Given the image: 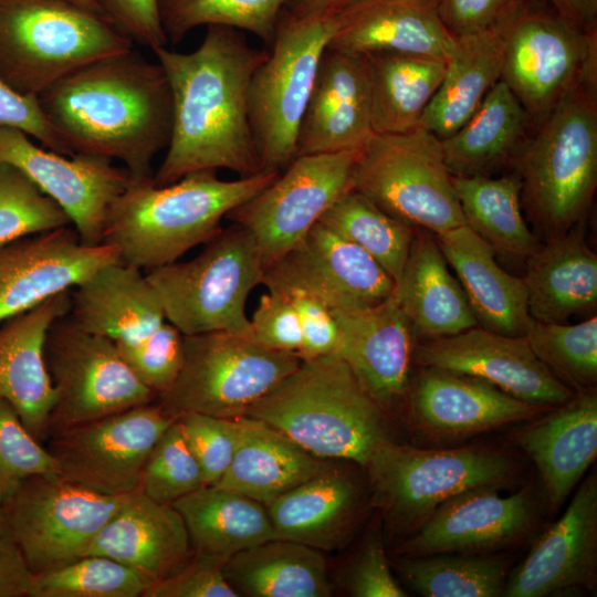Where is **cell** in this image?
Returning a JSON list of instances; mask_svg holds the SVG:
<instances>
[{
	"mask_svg": "<svg viewBox=\"0 0 597 597\" xmlns=\"http://www.w3.org/2000/svg\"><path fill=\"white\" fill-rule=\"evenodd\" d=\"M286 1L159 0V13L167 41L174 45L201 25L247 31L271 45Z\"/></svg>",
	"mask_w": 597,
	"mask_h": 597,
	"instance_id": "obj_44",
	"label": "cell"
},
{
	"mask_svg": "<svg viewBox=\"0 0 597 597\" xmlns=\"http://www.w3.org/2000/svg\"><path fill=\"white\" fill-rule=\"evenodd\" d=\"M530 118L499 80L469 119L441 139L446 165L453 176H491L512 165L527 139Z\"/></svg>",
	"mask_w": 597,
	"mask_h": 597,
	"instance_id": "obj_37",
	"label": "cell"
},
{
	"mask_svg": "<svg viewBox=\"0 0 597 597\" xmlns=\"http://www.w3.org/2000/svg\"><path fill=\"white\" fill-rule=\"evenodd\" d=\"M525 338L536 355L575 391L597 383V317L576 324L544 323L532 318Z\"/></svg>",
	"mask_w": 597,
	"mask_h": 597,
	"instance_id": "obj_45",
	"label": "cell"
},
{
	"mask_svg": "<svg viewBox=\"0 0 597 597\" xmlns=\"http://www.w3.org/2000/svg\"><path fill=\"white\" fill-rule=\"evenodd\" d=\"M346 588L355 597H406L394 577L379 533L366 541L346 575Z\"/></svg>",
	"mask_w": 597,
	"mask_h": 597,
	"instance_id": "obj_54",
	"label": "cell"
},
{
	"mask_svg": "<svg viewBox=\"0 0 597 597\" xmlns=\"http://www.w3.org/2000/svg\"><path fill=\"white\" fill-rule=\"evenodd\" d=\"M250 318L251 337L264 348L298 354L302 333L297 312L287 295L269 291L261 295Z\"/></svg>",
	"mask_w": 597,
	"mask_h": 597,
	"instance_id": "obj_52",
	"label": "cell"
},
{
	"mask_svg": "<svg viewBox=\"0 0 597 597\" xmlns=\"http://www.w3.org/2000/svg\"><path fill=\"white\" fill-rule=\"evenodd\" d=\"M561 17L589 30L597 27V0H542Z\"/></svg>",
	"mask_w": 597,
	"mask_h": 597,
	"instance_id": "obj_60",
	"label": "cell"
},
{
	"mask_svg": "<svg viewBox=\"0 0 597 597\" xmlns=\"http://www.w3.org/2000/svg\"><path fill=\"white\" fill-rule=\"evenodd\" d=\"M205 485L201 469L175 419L150 451L139 491L161 504H174Z\"/></svg>",
	"mask_w": 597,
	"mask_h": 597,
	"instance_id": "obj_48",
	"label": "cell"
},
{
	"mask_svg": "<svg viewBox=\"0 0 597 597\" xmlns=\"http://www.w3.org/2000/svg\"><path fill=\"white\" fill-rule=\"evenodd\" d=\"M116 346L137 378L157 396L170 388L184 363V334L168 321L138 342Z\"/></svg>",
	"mask_w": 597,
	"mask_h": 597,
	"instance_id": "obj_50",
	"label": "cell"
},
{
	"mask_svg": "<svg viewBox=\"0 0 597 597\" xmlns=\"http://www.w3.org/2000/svg\"><path fill=\"white\" fill-rule=\"evenodd\" d=\"M455 38L437 0H356L337 13L327 48L349 53H402L447 62Z\"/></svg>",
	"mask_w": 597,
	"mask_h": 597,
	"instance_id": "obj_27",
	"label": "cell"
},
{
	"mask_svg": "<svg viewBox=\"0 0 597 597\" xmlns=\"http://www.w3.org/2000/svg\"><path fill=\"white\" fill-rule=\"evenodd\" d=\"M338 327L335 354L388 416L407 404L417 342L394 293L371 307L332 310Z\"/></svg>",
	"mask_w": 597,
	"mask_h": 597,
	"instance_id": "obj_23",
	"label": "cell"
},
{
	"mask_svg": "<svg viewBox=\"0 0 597 597\" xmlns=\"http://www.w3.org/2000/svg\"><path fill=\"white\" fill-rule=\"evenodd\" d=\"M193 259L145 272L166 321L184 335L229 332L251 337L245 304L264 265L251 232L233 223Z\"/></svg>",
	"mask_w": 597,
	"mask_h": 597,
	"instance_id": "obj_7",
	"label": "cell"
},
{
	"mask_svg": "<svg viewBox=\"0 0 597 597\" xmlns=\"http://www.w3.org/2000/svg\"><path fill=\"white\" fill-rule=\"evenodd\" d=\"M121 261L116 248L85 245L72 226L0 245V323L70 291Z\"/></svg>",
	"mask_w": 597,
	"mask_h": 597,
	"instance_id": "obj_22",
	"label": "cell"
},
{
	"mask_svg": "<svg viewBox=\"0 0 597 597\" xmlns=\"http://www.w3.org/2000/svg\"><path fill=\"white\" fill-rule=\"evenodd\" d=\"M133 45L108 17L70 0H0V78L21 94L39 96Z\"/></svg>",
	"mask_w": 597,
	"mask_h": 597,
	"instance_id": "obj_6",
	"label": "cell"
},
{
	"mask_svg": "<svg viewBox=\"0 0 597 597\" xmlns=\"http://www.w3.org/2000/svg\"><path fill=\"white\" fill-rule=\"evenodd\" d=\"M365 469L375 504L396 533H413L444 501L468 490L502 489L519 473L515 459L483 447L420 449L389 439Z\"/></svg>",
	"mask_w": 597,
	"mask_h": 597,
	"instance_id": "obj_8",
	"label": "cell"
},
{
	"mask_svg": "<svg viewBox=\"0 0 597 597\" xmlns=\"http://www.w3.org/2000/svg\"><path fill=\"white\" fill-rule=\"evenodd\" d=\"M394 568L423 597L502 596L509 563L503 556L470 553L397 555Z\"/></svg>",
	"mask_w": 597,
	"mask_h": 597,
	"instance_id": "obj_42",
	"label": "cell"
},
{
	"mask_svg": "<svg viewBox=\"0 0 597 597\" xmlns=\"http://www.w3.org/2000/svg\"><path fill=\"white\" fill-rule=\"evenodd\" d=\"M222 565L193 553L184 567L150 585L143 597H239L227 582Z\"/></svg>",
	"mask_w": 597,
	"mask_h": 597,
	"instance_id": "obj_53",
	"label": "cell"
},
{
	"mask_svg": "<svg viewBox=\"0 0 597 597\" xmlns=\"http://www.w3.org/2000/svg\"><path fill=\"white\" fill-rule=\"evenodd\" d=\"M181 515L195 554L226 563L277 538L266 506L243 494L203 485L171 504Z\"/></svg>",
	"mask_w": 597,
	"mask_h": 597,
	"instance_id": "obj_38",
	"label": "cell"
},
{
	"mask_svg": "<svg viewBox=\"0 0 597 597\" xmlns=\"http://www.w3.org/2000/svg\"><path fill=\"white\" fill-rule=\"evenodd\" d=\"M69 315L83 329L116 344L138 342L166 321L146 273L122 261L72 289Z\"/></svg>",
	"mask_w": 597,
	"mask_h": 597,
	"instance_id": "obj_32",
	"label": "cell"
},
{
	"mask_svg": "<svg viewBox=\"0 0 597 597\" xmlns=\"http://www.w3.org/2000/svg\"><path fill=\"white\" fill-rule=\"evenodd\" d=\"M413 363L478 377L525 402L554 408L575 390L531 349L525 336L498 334L480 326L417 343Z\"/></svg>",
	"mask_w": 597,
	"mask_h": 597,
	"instance_id": "obj_19",
	"label": "cell"
},
{
	"mask_svg": "<svg viewBox=\"0 0 597 597\" xmlns=\"http://www.w3.org/2000/svg\"><path fill=\"white\" fill-rule=\"evenodd\" d=\"M433 235L457 274L478 326L525 336L532 317L523 277L505 272L493 249L467 224Z\"/></svg>",
	"mask_w": 597,
	"mask_h": 597,
	"instance_id": "obj_31",
	"label": "cell"
},
{
	"mask_svg": "<svg viewBox=\"0 0 597 597\" xmlns=\"http://www.w3.org/2000/svg\"><path fill=\"white\" fill-rule=\"evenodd\" d=\"M34 474H59L56 461L12 405L0 398V504L21 480Z\"/></svg>",
	"mask_w": 597,
	"mask_h": 597,
	"instance_id": "obj_49",
	"label": "cell"
},
{
	"mask_svg": "<svg viewBox=\"0 0 597 597\" xmlns=\"http://www.w3.org/2000/svg\"><path fill=\"white\" fill-rule=\"evenodd\" d=\"M514 440L534 461L551 510H558L597 457L596 388L528 420Z\"/></svg>",
	"mask_w": 597,
	"mask_h": 597,
	"instance_id": "obj_28",
	"label": "cell"
},
{
	"mask_svg": "<svg viewBox=\"0 0 597 597\" xmlns=\"http://www.w3.org/2000/svg\"><path fill=\"white\" fill-rule=\"evenodd\" d=\"M451 181L464 223L495 255L525 263L541 242L522 214L519 175L515 171L500 177L451 175Z\"/></svg>",
	"mask_w": 597,
	"mask_h": 597,
	"instance_id": "obj_41",
	"label": "cell"
},
{
	"mask_svg": "<svg viewBox=\"0 0 597 597\" xmlns=\"http://www.w3.org/2000/svg\"><path fill=\"white\" fill-rule=\"evenodd\" d=\"M71 291L0 323V398L12 405L41 443L48 439L55 398L45 364V339L52 324L70 312Z\"/></svg>",
	"mask_w": 597,
	"mask_h": 597,
	"instance_id": "obj_26",
	"label": "cell"
},
{
	"mask_svg": "<svg viewBox=\"0 0 597 597\" xmlns=\"http://www.w3.org/2000/svg\"><path fill=\"white\" fill-rule=\"evenodd\" d=\"M283 294L287 295L292 302L300 320L302 345L297 354L298 358L305 362L335 353L338 327L332 310L318 300L301 292Z\"/></svg>",
	"mask_w": 597,
	"mask_h": 597,
	"instance_id": "obj_56",
	"label": "cell"
},
{
	"mask_svg": "<svg viewBox=\"0 0 597 597\" xmlns=\"http://www.w3.org/2000/svg\"><path fill=\"white\" fill-rule=\"evenodd\" d=\"M373 134L365 55L326 48L298 128L296 156L360 149Z\"/></svg>",
	"mask_w": 597,
	"mask_h": 597,
	"instance_id": "obj_25",
	"label": "cell"
},
{
	"mask_svg": "<svg viewBox=\"0 0 597 597\" xmlns=\"http://www.w3.org/2000/svg\"><path fill=\"white\" fill-rule=\"evenodd\" d=\"M70 1H72V2H74L76 4H80V6L84 7V8H87L90 10H92V11H95L97 13L106 15L104 13V11H103V8H102L101 3H100V0H70Z\"/></svg>",
	"mask_w": 597,
	"mask_h": 597,
	"instance_id": "obj_62",
	"label": "cell"
},
{
	"mask_svg": "<svg viewBox=\"0 0 597 597\" xmlns=\"http://www.w3.org/2000/svg\"><path fill=\"white\" fill-rule=\"evenodd\" d=\"M223 575L239 596L327 597L332 595L322 551L274 538L231 556Z\"/></svg>",
	"mask_w": 597,
	"mask_h": 597,
	"instance_id": "obj_39",
	"label": "cell"
},
{
	"mask_svg": "<svg viewBox=\"0 0 597 597\" xmlns=\"http://www.w3.org/2000/svg\"><path fill=\"white\" fill-rule=\"evenodd\" d=\"M520 1L492 25L455 38L443 78L421 117L420 127L440 139L447 138L469 119L501 80L511 17Z\"/></svg>",
	"mask_w": 597,
	"mask_h": 597,
	"instance_id": "obj_34",
	"label": "cell"
},
{
	"mask_svg": "<svg viewBox=\"0 0 597 597\" xmlns=\"http://www.w3.org/2000/svg\"><path fill=\"white\" fill-rule=\"evenodd\" d=\"M320 222L370 254L397 286L417 228L388 214L355 189L337 199Z\"/></svg>",
	"mask_w": 597,
	"mask_h": 597,
	"instance_id": "obj_43",
	"label": "cell"
},
{
	"mask_svg": "<svg viewBox=\"0 0 597 597\" xmlns=\"http://www.w3.org/2000/svg\"><path fill=\"white\" fill-rule=\"evenodd\" d=\"M174 420L153 401L56 432L46 449L63 479L124 496L139 490L145 462Z\"/></svg>",
	"mask_w": 597,
	"mask_h": 597,
	"instance_id": "obj_16",
	"label": "cell"
},
{
	"mask_svg": "<svg viewBox=\"0 0 597 597\" xmlns=\"http://www.w3.org/2000/svg\"><path fill=\"white\" fill-rule=\"evenodd\" d=\"M0 164L22 171L67 214L80 241L103 243L108 210L132 177L103 156L63 155L38 146L20 129L0 126Z\"/></svg>",
	"mask_w": 597,
	"mask_h": 597,
	"instance_id": "obj_18",
	"label": "cell"
},
{
	"mask_svg": "<svg viewBox=\"0 0 597 597\" xmlns=\"http://www.w3.org/2000/svg\"><path fill=\"white\" fill-rule=\"evenodd\" d=\"M407 405L415 429L433 440L470 438L552 409L520 400L478 377L423 366L412 371Z\"/></svg>",
	"mask_w": 597,
	"mask_h": 597,
	"instance_id": "obj_20",
	"label": "cell"
},
{
	"mask_svg": "<svg viewBox=\"0 0 597 597\" xmlns=\"http://www.w3.org/2000/svg\"><path fill=\"white\" fill-rule=\"evenodd\" d=\"M517 1L437 0V11L448 31L459 38L492 25Z\"/></svg>",
	"mask_w": 597,
	"mask_h": 597,
	"instance_id": "obj_58",
	"label": "cell"
},
{
	"mask_svg": "<svg viewBox=\"0 0 597 597\" xmlns=\"http://www.w3.org/2000/svg\"><path fill=\"white\" fill-rule=\"evenodd\" d=\"M0 126L20 129L50 150L72 155L45 117L38 96L21 94L1 78Z\"/></svg>",
	"mask_w": 597,
	"mask_h": 597,
	"instance_id": "obj_55",
	"label": "cell"
},
{
	"mask_svg": "<svg viewBox=\"0 0 597 597\" xmlns=\"http://www.w3.org/2000/svg\"><path fill=\"white\" fill-rule=\"evenodd\" d=\"M72 226L61 207L22 171L0 164V245Z\"/></svg>",
	"mask_w": 597,
	"mask_h": 597,
	"instance_id": "obj_47",
	"label": "cell"
},
{
	"mask_svg": "<svg viewBox=\"0 0 597 597\" xmlns=\"http://www.w3.org/2000/svg\"><path fill=\"white\" fill-rule=\"evenodd\" d=\"M175 419L201 469L205 485L216 484L233 459L240 434L239 418L187 412Z\"/></svg>",
	"mask_w": 597,
	"mask_h": 597,
	"instance_id": "obj_51",
	"label": "cell"
},
{
	"mask_svg": "<svg viewBox=\"0 0 597 597\" xmlns=\"http://www.w3.org/2000/svg\"><path fill=\"white\" fill-rule=\"evenodd\" d=\"M353 189L396 219L433 234L465 224L441 139L420 126L373 134L359 150Z\"/></svg>",
	"mask_w": 597,
	"mask_h": 597,
	"instance_id": "obj_11",
	"label": "cell"
},
{
	"mask_svg": "<svg viewBox=\"0 0 597 597\" xmlns=\"http://www.w3.org/2000/svg\"><path fill=\"white\" fill-rule=\"evenodd\" d=\"M44 357L55 394L48 438L156 400L116 344L83 329L69 313L50 327Z\"/></svg>",
	"mask_w": 597,
	"mask_h": 597,
	"instance_id": "obj_13",
	"label": "cell"
},
{
	"mask_svg": "<svg viewBox=\"0 0 597 597\" xmlns=\"http://www.w3.org/2000/svg\"><path fill=\"white\" fill-rule=\"evenodd\" d=\"M151 583L107 556L90 554L33 575L29 597H143Z\"/></svg>",
	"mask_w": 597,
	"mask_h": 597,
	"instance_id": "obj_46",
	"label": "cell"
},
{
	"mask_svg": "<svg viewBox=\"0 0 597 597\" xmlns=\"http://www.w3.org/2000/svg\"><path fill=\"white\" fill-rule=\"evenodd\" d=\"M395 293L416 337L438 338L478 326L459 281L450 273L433 233L426 229H416Z\"/></svg>",
	"mask_w": 597,
	"mask_h": 597,
	"instance_id": "obj_36",
	"label": "cell"
},
{
	"mask_svg": "<svg viewBox=\"0 0 597 597\" xmlns=\"http://www.w3.org/2000/svg\"><path fill=\"white\" fill-rule=\"evenodd\" d=\"M512 166L521 202L545 240L585 222L597 187V75L558 102Z\"/></svg>",
	"mask_w": 597,
	"mask_h": 597,
	"instance_id": "obj_5",
	"label": "cell"
},
{
	"mask_svg": "<svg viewBox=\"0 0 597 597\" xmlns=\"http://www.w3.org/2000/svg\"><path fill=\"white\" fill-rule=\"evenodd\" d=\"M337 14L300 18L283 9L268 57L249 88V119L262 170L282 172L296 138Z\"/></svg>",
	"mask_w": 597,
	"mask_h": 597,
	"instance_id": "obj_9",
	"label": "cell"
},
{
	"mask_svg": "<svg viewBox=\"0 0 597 597\" xmlns=\"http://www.w3.org/2000/svg\"><path fill=\"white\" fill-rule=\"evenodd\" d=\"M124 498L96 493L59 474H34L21 480L1 506L36 575L88 555Z\"/></svg>",
	"mask_w": 597,
	"mask_h": 597,
	"instance_id": "obj_14",
	"label": "cell"
},
{
	"mask_svg": "<svg viewBox=\"0 0 597 597\" xmlns=\"http://www.w3.org/2000/svg\"><path fill=\"white\" fill-rule=\"evenodd\" d=\"M597 75V31L584 29L535 0L511 17L501 80L537 126L582 80Z\"/></svg>",
	"mask_w": 597,
	"mask_h": 597,
	"instance_id": "obj_12",
	"label": "cell"
},
{
	"mask_svg": "<svg viewBox=\"0 0 597 597\" xmlns=\"http://www.w3.org/2000/svg\"><path fill=\"white\" fill-rule=\"evenodd\" d=\"M374 134H401L419 127L438 91L446 61L415 54L365 55Z\"/></svg>",
	"mask_w": 597,
	"mask_h": 597,
	"instance_id": "obj_40",
	"label": "cell"
},
{
	"mask_svg": "<svg viewBox=\"0 0 597 597\" xmlns=\"http://www.w3.org/2000/svg\"><path fill=\"white\" fill-rule=\"evenodd\" d=\"M32 578L0 504V597H29Z\"/></svg>",
	"mask_w": 597,
	"mask_h": 597,
	"instance_id": "obj_59",
	"label": "cell"
},
{
	"mask_svg": "<svg viewBox=\"0 0 597 597\" xmlns=\"http://www.w3.org/2000/svg\"><path fill=\"white\" fill-rule=\"evenodd\" d=\"M597 584V478L590 473L566 511L506 579L502 596L544 597Z\"/></svg>",
	"mask_w": 597,
	"mask_h": 597,
	"instance_id": "obj_24",
	"label": "cell"
},
{
	"mask_svg": "<svg viewBox=\"0 0 597 597\" xmlns=\"http://www.w3.org/2000/svg\"><path fill=\"white\" fill-rule=\"evenodd\" d=\"M265 506L277 538L333 551L360 521L365 494L352 471L335 462Z\"/></svg>",
	"mask_w": 597,
	"mask_h": 597,
	"instance_id": "obj_30",
	"label": "cell"
},
{
	"mask_svg": "<svg viewBox=\"0 0 597 597\" xmlns=\"http://www.w3.org/2000/svg\"><path fill=\"white\" fill-rule=\"evenodd\" d=\"M499 491L483 486L450 498L395 553L402 556L485 554L523 540L535 520L532 488L526 485L509 496H502Z\"/></svg>",
	"mask_w": 597,
	"mask_h": 597,
	"instance_id": "obj_21",
	"label": "cell"
},
{
	"mask_svg": "<svg viewBox=\"0 0 597 597\" xmlns=\"http://www.w3.org/2000/svg\"><path fill=\"white\" fill-rule=\"evenodd\" d=\"M262 284L269 291L307 294L341 311L371 307L396 291L392 277L370 254L320 221L264 268Z\"/></svg>",
	"mask_w": 597,
	"mask_h": 597,
	"instance_id": "obj_17",
	"label": "cell"
},
{
	"mask_svg": "<svg viewBox=\"0 0 597 597\" xmlns=\"http://www.w3.org/2000/svg\"><path fill=\"white\" fill-rule=\"evenodd\" d=\"M244 416L265 422L318 458L363 468L391 439L386 413L335 353L301 362Z\"/></svg>",
	"mask_w": 597,
	"mask_h": 597,
	"instance_id": "obj_4",
	"label": "cell"
},
{
	"mask_svg": "<svg viewBox=\"0 0 597 597\" xmlns=\"http://www.w3.org/2000/svg\"><path fill=\"white\" fill-rule=\"evenodd\" d=\"M100 3L104 13L133 42L151 51L168 43L161 25L159 0H100Z\"/></svg>",
	"mask_w": 597,
	"mask_h": 597,
	"instance_id": "obj_57",
	"label": "cell"
},
{
	"mask_svg": "<svg viewBox=\"0 0 597 597\" xmlns=\"http://www.w3.org/2000/svg\"><path fill=\"white\" fill-rule=\"evenodd\" d=\"M172 98L171 135L153 175L156 186L202 170L262 172L249 119L251 78L269 51L250 45L241 31L211 25L201 44L181 53L154 51Z\"/></svg>",
	"mask_w": 597,
	"mask_h": 597,
	"instance_id": "obj_1",
	"label": "cell"
},
{
	"mask_svg": "<svg viewBox=\"0 0 597 597\" xmlns=\"http://www.w3.org/2000/svg\"><path fill=\"white\" fill-rule=\"evenodd\" d=\"M238 418L239 442L230 467L216 486L268 505L335 463L310 453L261 420Z\"/></svg>",
	"mask_w": 597,
	"mask_h": 597,
	"instance_id": "obj_35",
	"label": "cell"
},
{
	"mask_svg": "<svg viewBox=\"0 0 597 597\" xmlns=\"http://www.w3.org/2000/svg\"><path fill=\"white\" fill-rule=\"evenodd\" d=\"M584 222L546 239L525 261L523 277L530 316L565 323L597 307V255L587 244Z\"/></svg>",
	"mask_w": 597,
	"mask_h": 597,
	"instance_id": "obj_33",
	"label": "cell"
},
{
	"mask_svg": "<svg viewBox=\"0 0 597 597\" xmlns=\"http://www.w3.org/2000/svg\"><path fill=\"white\" fill-rule=\"evenodd\" d=\"M90 554L113 558L153 585L184 567L193 551L178 511L137 490L125 495L96 536Z\"/></svg>",
	"mask_w": 597,
	"mask_h": 597,
	"instance_id": "obj_29",
	"label": "cell"
},
{
	"mask_svg": "<svg viewBox=\"0 0 597 597\" xmlns=\"http://www.w3.org/2000/svg\"><path fill=\"white\" fill-rule=\"evenodd\" d=\"M279 174L223 180L216 170H202L165 186H156L153 177L132 179L108 210L103 243L116 248L123 263L144 272L176 262L211 240L233 208Z\"/></svg>",
	"mask_w": 597,
	"mask_h": 597,
	"instance_id": "obj_3",
	"label": "cell"
},
{
	"mask_svg": "<svg viewBox=\"0 0 597 597\" xmlns=\"http://www.w3.org/2000/svg\"><path fill=\"white\" fill-rule=\"evenodd\" d=\"M359 150L296 156L269 186L227 214L254 237L264 268L290 251L353 189Z\"/></svg>",
	"mask_w": 597,
	"mask_h": 597,
	"instance_id": "obj_15",
	"label": "cell"
},
{
	"mask_svg": "<svg viewBox=\"0 0 597 597\" xmlns=\"http://www.w3.org/2000/svg\"><path fill=\"white\" fill-rule=\"evenodd\" d=\"M38 98L72 155L119 160L134 180L153 177V159L167 148L172 125L171 92L158 62L130 49L78 69Z\"/></svg>",
	"mask_w": 597,
	"mask_h": 597,
	"instance_id": "obj_2",
	"label": "cell"
},
{
	"mask_svg": "<svg viewBox=\"0 0 597 597\" xmlns=\"http://www.w3.org/2000/svg\"><path fill=\"white\" fill-rule=\"evenodd\" d=\"M184 345L176 380L156 398L172 418L187 412L242 417L302 362L293 353L271 350L229 332L184 335Z\"/></svg>",
	"mask_w": 597,
	"mask_h": 597,
	"instance_id": "obj_10",
	"label": "cell"
},
{
	"mask_svg": "<svg viewBox=\"0 0 597 597\" xmlns=\"http://www.w3.org/2000/svg\"><path fill=\"white\" fill-rule=\"evenodd\" d=\"M356 0H287L284 9L300 18L337 14Z\"/></svg>",
	"mask_w": 597,
	"mask_h": 597,
	"instance_id": "obj_61",
	"label": "cell"
}]
</instances>
